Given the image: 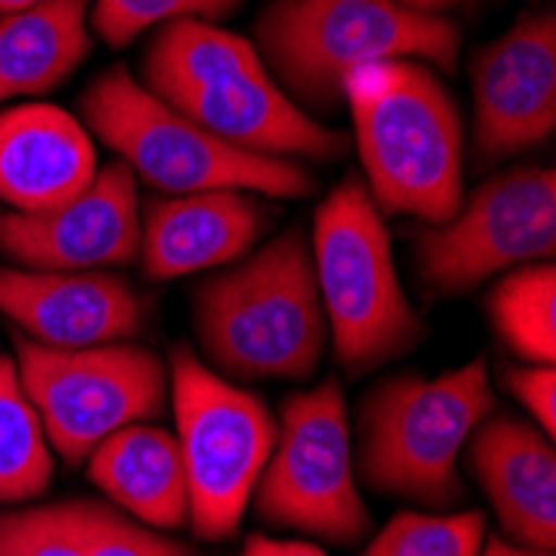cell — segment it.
I'll use <instances>...</instances> for the list:
<instances>
[{
	"label": "cell",
	"mask_w": 556,
	"mask_h": 556,
	"mask_svg": "<svg viewBox=\"0 0 556 556\" xmlns=\"http://www.w3.org/2000/svg\"><path fill=\"white\" fill-rule=\"evenodd\" d=\"M143 84L214 137L261 157L333 161L346 137L296 108L257 47L211 21H170L147 47Z\"/></svg>",
	"instance_id": "cell-1"
},
{
	"label": "cell",
	"mask_w": 556,
	"mask_h": 556,
	"mask_svg": "<svg viewBox=\"0 0 556 556\" xmlns=\"http://www.w3.org/2000/svg\"><path fill=\"white\" fill-rule=\"evenodd\" d=\"M367 193L380 214L443 224L464 204V121L420 61H374L343 77Z\"/></svg>",
	"instance_id": "cell-2"
},
{
	"label": "cell",
	"mask_w": 556,
	"mask_h": 556,
	"mask_svg": "<svg viewBox=\"0 0 556 556\" xmlns=\"http://www.w3.org/2000/svg\"><path fill=\"white\" fill-rule=\"evenodd\" d=\"M193 327L217 370L237 380H303L320 364L327 314L307 237L283 230L193 290Z\"/></svg>",
	"instance_id": "cell-3"
},
{
	"label": "cell",
	"mask_w": 556,
	"mask_h": 556,
	"mask_svg": "<svg viewBox=\"0 0 556 556\" xmlns=\"http://www.w3.org/2000/svg\"><path fill=\"white\" fill-rule=\"evenodd\" d=\"M257 54L293 104L333 114L343 77L374 61L457 64L460 30L400 0H270L257 21Z\"/></svg>",
	"instance_id": "cell-4"
},
{
	"label": "cell",
	"mask_w": 556,
	"mask_h": 556,
	"mask_svg": "<svg viewBox=\"0 0 556 556\" xmlns=\"http://www.w3.org/2000/svg\"><path fill=\"white\" fill-rule=\"evenodd\" d=\"M493 410L496 396L483 357L433 380L417 374L383 380L361 407V470L367 483L424 507L460 503L457 457Z\"/></svg>",
	"instance_id": "cell-5"
},
{
	"label": "cell",
	"mask_w": 556,
	"mask_h": 556,
	"mask_svg": "<svg viewBox=\"0 0 556 556\" xmlns=\"http://www.w3.org/2000/svg\"><path fill=\"white\" fill-rule=\"evenodd\" d=\"M84 127L157 190H250L267 197H307V167L240 150L140 87L124 67L100 74L80 97Z\"/></svg>",
	"instance_id": "cell-6"
},
{
	"label": "cell",
	"mask_w": 556,
	"mask_h": 556,
	"mask_svg": "<svg viewBox=\"0 0 556 556\" xmlns=\"http://www.w3.org/2000/svg\"><path fill=\"white\" fill-rule=\"evenodd\" d=\"M314 274L337 364L367 374L424 340V324L403 293L390 233L361 177L340 180L314 214Z\"/></svg>",
	"instance_id": "cell-7"
},
{
	"label": "cell",
	"mask_w": 556,
	"mask_h": 556,
	"mask_svg": "<svg viewBox=\"0 0 556 556\" xmlns=\"http://www.w3.org/2000/svg\"><path fill=\"white\" fill-rule=\"evenodd\" d=\"M170 400L190 490V527L200 540L237 533L277 440L264 400L200 364L190 346L170 357Z\"/></svg>",
	"instance_id": "cell-8"
},
{
	"label": "cell",
	"mask_w": 556,
	"mask_h": 556,
	"mask_svg": "<svg viewBox=\"0 0 556 556\" xmlns=\"http://www.w3.org/2000/svg\"><path fill=\"white\" fill-rule=\"evenodd\" d=\"M17 377L43 424L47 443L67 464H84L111 433L161 417L170 396L167 367L154 350L104 343L61 350L14 333Z\"/></svg>",
	"instance_id": "cell-9"
},
{
	"label": "cell",
	"mask_w": 556,
	"mask_h": 556,
	"mask_svg": "<svg viewBox=\"0 0 556 556\" xmlns=\"http://www.w3.org/2000/svg\"><path fill=\"white\" fill-rule=\"evenodd\" d=\"M257 517L277 530L357 543L370 514L350 464L346 403L337 380L296 393L280 410V433L254 486Z\"/></svg>",
	"instance_id": "cell-10"
},
{
	"label": "cell",
	"mask_w": 556,
	"mask_h": 556,
	"mask_svg": "<svg viewBox=\"0 0 556 556\" xmlns=\"http://www.w3.org/2000/svg\"><path fill=\"white\" fill-rule=\"evenodd\" d=\"M420 280L437 293H464L480 280L543 264L556 254V174L514 167L480 184L450 220L414 240Z\"/></svg>",
	"instance_id": "cell-11"
},
{
	"label": "cell",
	"mask_w": 556,
	"mask_h": 556,
	"mask_svg": "<svg viewBox=\"0 0 556 556\" xmlns=\"http://www.w3.org/2000/svg\"><path fill=\"white\" fill-rule=\"evenodd\" d=\"M137 177L124 161L100 167L67 204L0 217V254L24 270H97L137 261Z\"/></svg>",
	"instance_id": "cell-12"
},
{
	"label": "cell",
	"mask_w": 556,
	"mask_h": 556,
	"mask_svg": "<svg viewBox=\"0 0 556 556\" xmlns=\"http://www.w3.org/2000/svg\"><path fill=\"white\" fill-rule=\"evenodd\" d=\"M470 80L473 147L480 157H507L546 143L556 127L553 14H527L477 50Z\"/></svg>",
	"instance_id": "cell-13"
},
{
	"label": "cell",
	"mask_w": 556,
	"mask_h": 556,
	"mask_svg": "<svg viewBox=\"0 0 556 556\" xmlns=\"http://www.w3.org/2000/svg\"><path fill=\"white\" fill-rule=\"evenodd\" d=\"M0 314L34 343L61 350L121 343L143 330V300L104 270L0 267Z\"/></svg>",
	"instance_id": "cell-14"
},
{
	"label": "cell",
	"mask_w": 556,
	"mask_h": 556,
	"mask_svg": "<svg viewBox=\"0 0 556 556\" xmlns=\"http://www.w3.org/2000/svg\"><path fill=\"white\" fill-rule=\"evenodd\" d=\"M267 211L243 190H200L150 200L140 220V270L147 280H177L250 254Z\"/></svg>",
	"instance_id": "cell-15"
},
{
	"label": "cell",
	"mask_w": 556,
	"mask_h": 556,
	"mask_svg": "<svg viewBox=\"0 0 556 556\" xmlns=\"http://www.w3.org/2000/svg\"><path fill=\"white\" fill-rule=\"evenodd\" d=\"M97 174L90 130L54 104H21L0 114V200L14 214L67 204Z\"/></svg>",
	"instance_id": "cell-16"
},
{
	"label": "cell",
	"mask_w": 556,
	"mask_h": 556,
	"mask_svg": "<svg viewBox=\"0 0 556 556\" xmlns=\"http://www.w3.org/2000/svg\"><path fill=\"white\" fill-rule=\"evenodd\" d=\"M470 470L520 546H556V453L546 433L517 417H486L470 433Z\"/></svg>",
	"instance_id": "cell-17"
},
{
	"label": "cell",
	"mask_w": 556,
	"mask_h": 556,
	"mask_svg": "<svg viewBox=\"0 0 556 556\" xmlns=\"http://www.w3.org/2000/svg\"><path fill=\"white\" fill-rule=\"evenodd\" d=\"M90 480L121 510L157 530H180L190 520L184 453L174 433L130 424L97 443L87 457Z\"/></svg>",
	"instance_id": "cell-18"
},
{
	"label": "cell",
	"mask_w": 556,
	"mask_h": 556,
	"mask_svg": "<svg viewBox=\"0 0 556 556\" xmlns=\"http://www.w3.org/2000/svg\"><path fill=\"white\" fill-rule=\"evenodd\" d=\"M90 54L87 0H40L0 17V104L64 84Z\"/></svg>",
	"instance_id": "cell-19"
},
{
	"label": "cell",
	"mask_w": 556,
	"mask_h": 556,
	"mask_svg": "<svg viewBox=\"0 0 556 556\" xmlns=\"http://www.w3.org/2000/svg\"><path fill=\"white\" fill-rule=\"evenodd\" d=\"M486 314L500 340L530 364L556 361V267L523 264L490 293Z\"/></svg>",
	"instance_id": "cell-20"
},
{
	"label": "cell",
	"mask_w": 556,
	"mask_h": 556,
	"mask_svg": "<svg viewBox=\"0 0 556 556\" xmlns=\"http://www.w3.org/2000/svg\"><path fill=\"white\" fill-rule=\"evenodd\" d=\"M54 480L43 424L27 400L17 364L0 353V503L40 496Z\"/></svg>",
	"instance_id": "cell-21"
},
{
	"label": "cell",
	"mask_w": 556,
	"mask_h": 556,
	"mask_svg": "<svg viewBox=\"0 0 556 556\" xmlns=\"http://www.w3.org/2000/svg\"><path fill=\"white\" fill-rule=\"evenodd\" d=\"M486 520L480 510L464 514H396L364 556H480Z\"/></svg>",
	"instance_id": "cell-22"
},
{
	"label": "cell",
	"mask_w": 556,
	"mask_h": 556,
	"mask_svg": "<svg viewBox=\"0 0 556 556\" xmlns=\"http://www.w3.org/2000/svg\"><path fill=\"white\" fill-rule=\"evenodd\" d=\"M0 556H84V500L4 510Z\"/></svg>",
	"instance_id": "cell-23"
},
{
	"label": "cell",
	"mask_w": 556,
	"mask_h": 556,
	"mask_svg": "<svg viewBox=\"0 0 556 556\" xmlns=\"http://www.w3.org/2000/svg\"><path fill=\"white\" fill-rule=\"evenodd\" d=\"M240 8V0H97L93 30L114 47L130 43L150 27L170 21H220Z\"/></svg>",
	"instance_id": "cell-24"
},
{
	"label": "cell",
	"mask_w": 556,
	"mask_h": 556,
	"mask_svg": "<svg viewBox=\"0 0 556 556\" xmlns=\"http://www.w3.org/2000/svg\"><path fill=\"white\" fill-rule=\"evenodd\" d=\"M84 556H197L187 543L147 530L104 503L84 500Z\"/></svg>",
	"instance_id": "cell-25"
},
{
	"label": "cell",
	"mask_w": 556,
	"mask_h": 556,
	"mask_svg": "<svg viewBox=\"0 0 556 556\" xmlns=\"http://www.w3.org/2000/svg\"><path fill=\"white\" fill-rule=\"evenodd\" d=\"M503 383L533 414V420L543 427V433L553 440L556 433V370L549 364H530V367H507Z\"/></svg>",
	"instance_id": "cell-26"
},
{
	"label": "cell",
	"mask_w": 556,
	"mask_h": 556,
	"mask_svg": "<svg viewBox=\"0 0 556 556\" xmlns=\"http://www.w3.org/2000/svg\"><path fill=\"white\" fill-rule=\"evenodd\" d=\"M240 556H327L314 543H300V540H270L264 533L247 536Z\"/></svg>",
	"instance_id": "cell-27"
},
{
	"label": "cell",
	"mask_w": 556,
	"mask_h": 556,
	"mask_svg": "<svg viewBox=\"0 0 556 556\" xmlns=\"http://www.w3.org/2000/svg\"><path fill=\"white\" fill-rule=\"evenodd\" d=\"M480 556H553V553H543V549H527V546H514L500 536H490L486 546L480 549Z\"/></svg>",
	"instance_id": "cell-28"
},
{
	"label": "cell",
	"mask_w": 556,
	"mask_h": 556,
	"mask_svg": "<svg viewBox=\"0 0 556 556\" xmlns=\"http://www.w3.org/2000/svg\"><path fill=\"white\" fill-rule=\"evenodd\" d=\"M400 4H407L410 11H420V14H440L443 8L464 4V0H400Z\"/></svg>",
	"instance_id": "cell-29"
},
{
	"label": "cell",
	"mask_w": 556,
	"mask_h": 556,
	"mask_svg": "<svg viewBox=\"0 0 556 556\" xmlns=\"http://www.w3.org/2000/svg\"><path fill=\"white\" fill-rule=\"evenodd\" d=\"M34 4H40V0H0V17L24 11V8H34Z\"/></svg>",
	"instance_id": "cell-30"
}]
</instances>
